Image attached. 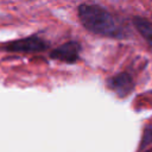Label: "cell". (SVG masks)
Instances as JSON below:
<instances>
[{
	"mask_svg": "<svg viewBox=\"0 0 152 152\" xmlns=\"http://www.w3.org/2000/svg\"><path fill=\"white\" fill-rule=\"evenodd\" d=\"M81 25L93 34L122 39L129 36L127 27L106 7L99 4H81L77 7Z\"/></svg>",
	"mask_w": 152,
	"mask_h": 152,
	"instance_id": "6da1fadb",
	"label": "cell"
},
{
	"mask_svg": "<svg viewBox=\"0 0 152 152\" xmlns=\"http://www.w3.org/2000/svg\"><path fill=\"white\" fill-rule=\"evenodd\" d=\"M49 44L38 36H30L8 43L5 49L13 52H39L48 49Z\"/></svg>",
	"mask_w": 152,
	"mask_h": 152,
	"instance_id": "7a4b0ae2",
	"label": "cell"
},
{
	"mask_svg": "<svg viewBox=\"0 0 152 152\" xmlns=\"http://www.w3.org/2000/svg\"><path fill=\"white\" fill-rule=\"evenodd\" d=\"M80 52H81V44L76 40H70L53 49L50 52V58L71 64V63H76L80 59Z\"/></svg>",
	"mask_w": 152,
	"mask_h": 152,
	"instance_id": "3957f363",
	"label": "cell"
},
{
	"mask_svg": "<svg viewBox=\"0 0 152 152\" xmlns=\"http://www.w3.org/2000/svg\"><path fill=\"white\" fill-rule=\"evenodd\" d=\"M107 87L120 97H126L134 88L133 78L127 72H119L107 78Z\"/></svg>",
	"mask_w": 152,
	"mask_h": 152,
	"instance_id": "277c9868",
	"label": "cell"
},
{
	"mask_svg": "<svg viewBox=\"0 0 152 152\" xmlns=\"http://www.w3.org/2000/svg\"><path fill=\"white\" fill-rule=\"evenodd\" d=\"M132 23L137 28V31L152 48V23L146 18H141V17H134Z\"/></svg>",
	"mask_w": 152,
	"mask_h": 152,
	"instance_id": "5b68a950",
	"label": "cell"
},
{
	"mask_svg": "<svg viewBox=\"0 0 152 152\" xmlns=\"http://www.w3.org/2000/svg\"><path fill=\"white\" fill-rule=\"evenodd\" d=\"M148 152H152V151H148Z\"/></svg>",
	"mask_w": 152,
	"mask_h": 152,
	"instance_id": "8992f818",
	"label": "cell"
}]
</instances>
